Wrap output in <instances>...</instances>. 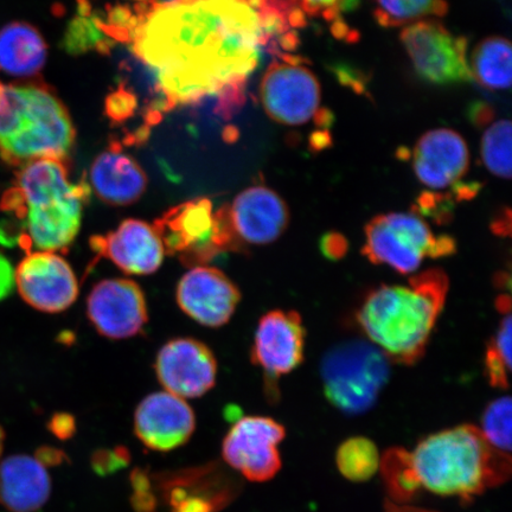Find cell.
<instances>
[{"label":"cell","mask_w":512,"mask_h":512,"mask_svg":"<svg viewBox=\"0 0 512 512\" xmlns=\"http://www.w3.org/2000/svg\"><path fill=\"white\" fill-rule=\"evenodd\" d=\"M15 287V270L11 262L0 254V302L11 294Z\"/></svg>","instance_id":"obj_33"},{"label":"cell","mask_w":512,"mask_h":512,"mask_svg":"<svg viewBox=\"0 0 512 512\" xmlns=\"http://www.w3.org/2000/svg\"><path fill=\"white\" fill-rule=\"evenodd\" d=\"M128 462V453L125 448L114 451H101L95 454L93 465L96 472H113L123 467Z\"/></svg>","instance_id":"obj_31"},{"label":"cell","mask_w":512,"mask_h":512,"mask_svg":"<svg viewBox=\"0 0 512 512\" xmlns=\"http://www.w3.org/2000/svg\"><path fill=\"white\" fill-rule=\"evenodd\" d=\"M511 44L504 37H489L473 51L472 79L490 91H505L511 86Z\"/></svg>","instance_id":"obj_24"},{"label":"cell","mask_w":512,"mask_h":512,"mask_svg":"<svg viewBox=\"0 0 512 512\" xmlns=\"http://www.w3.org/2000/svg\"><path fill=\"white\" fill-rule=\"evenodd\" d=\"M348 0H259L261 6L284 19L297 31L305 27L307 17L337 19Z\"/></svg>","instance_id":"obj_27"},{"label":"cell","mask_w":512,"mask_h":512,"mask_svg":"<svg viewBox=\"0 0 512 512\" xmlns=\"http://www.w3.org/2000/svg\"><path fill=\"white\" fill-rule=\"evenodd\" d=\"M483 163L492 175L511 178V123L508 119L497 120L486 128L482 146Z\"/></svg>","instance_id":"obj_28"},{"label":"cell","mask_w":512,"mask_h":512,"mask_svg":"<svg viewBox=\"0 0 512 512\" xmlns=\"http://www.w3.org/2000/svg\"><path fill=\"white\" fill-rule=\"evenodd\" d=\"M285 435L284 426L271 418L243 416L223 441V459L251 482H267L280 470L278 445Z\"/></svg>","instance_id":"obj_11"},{"label":"cell","mask_w":512,"mask_h":512,"mask_svg":"<svg viewBox=\"0 0 512 512\" xmlns=\"http://www.w3.org/2000/svg\"><path fill=\"white\" fill-rule=\"evenodd\" d=\"M5 432L3 427L0 426V456H2L4 450Z\"/></svg>","instance_id":"obj_36"},{"label":"cell","mask_w":512,"mask_h":512,"mask_svg":"<svg viewBox=\"0 0 512 512\" xmlns=\"http://www.w3.org/2000/svg\"><path fill=\"white\" fill-rule=\"evenodd\" d=\"M240 299L239 288L214 267L192 268L177 286V302L182 311L209 328L227 324Z\"/></svg>","instance_id":"obj_15"},{"label":"cell","mask_w":512,"mask_h":512,"mask_svg":"<svg viewBox=\"0 0 512 512\" xmlns=\"http://www.w3.org/2000/svg\"><path fill=\"white\" fill-rule=\"evenodd\" d=\"M389 375V358L376 345L364 341L337 344L322 362L326 399L348 415L373 408Z\"/></svg>","instance_id":"obj_6"},{"label":"cell","mask_w":512,"mask_h":512,"mask_svg":"<svg viewBox=\"0 0 512 512\" xmlns=\"http://www.w3.org/2000/svg\"><path fill=\"white\" fill-rule=\"evenodd\" d=\"M305 329L297 312L275 310L260 319L255 332L253 361L267 379L277 381L304 360Z\"/></svg>","instance_id":"obj_16"},{"label":"cell","mask_w":512,"mask_h":512,"mask_svg":"<svg viewBox=\"0 0 512 512\" xmlns=\"http://www.w3.org/2000/svg\"><path fill=\"white\" fill-rule=\"evenodd\" d=\"M86 185L70 181L61 160L36 159L21 166L0 209L10 214L17 245L37 252L66 251L79 234Z\"/></svg>","instance_id":"obj_2"},{"label":"cell","mask_w":512,"mask_h":512,"mask_svg":"<svg viewBox=\"0 0 512 512\" xmlns=\"http://www.w3.org/2000/svg\"><path fill=\"white\" fill-rule=\"evenodd\" d=\"M95 253L110 259L127 274L155 273L163 264L165 249L155 227L140 220H126L105 236H93Z\"/></svg>","instance_id":"obj_19"},{"label":"cell","mask_w":512,"mask_h":512,"mask_svg":"<svg viewBox=\"0 0 512 512\" xmlns=\"http://www.w3.org/2000/svg\"><path fill=\"white\" fill-rule=\"evenodd\" d=\"M447 292L441 270L416 274L407 285H382L363 300L357 322L389 361L411 366L425 354Z\"/></svg>","instance_id":"obj_3"},{"label":"cell","mask_w":512,"mask_h":512,"mask_svg":"<svg viewBox=\"0 0 512 512\" xmlns=\"http://www.w3.org/2000/svg\"><path fill=\"white\" fill-rule=\"evenodd\" d=\"M260 98L268 117L286 126L331 124L322 105V89L315 73L300 57L283 54L268 67Z\"/></svg>","instance_id":"obj_9"},{"label":"cell","mask_w":512,"mask_h":512,"mask_svg":"<svg viewBox=\"0 0 512 512\" xmlns=\"http://www.w3.org/2000/svg\"><path fill=\"white\" fill-rule=\"evenodd\" d=\"M15 285L30 306L46 313L66 311L79 296L78 278L54 252H31L15 271Z\"/></svg>","instance_id":"obj_12"},{"label":"cell","mask_w":512,"mask_h":512,"mask_svg":"<svg viewBox=\"0 0 512 512\" xmlns=\"http://www.w3.org/2000/svg\"><path fill=\"white\" fill-rule=\"evenodd\" d=\"M416 177L426 188L456 191L469 171L470 152L465 139L450 128H437L422 136L412 151Z\"/></svg>","instance_id":"obj_17"},{"label":"cell","mask_w":512,"mask_h":512,"mask_svg":"<svg viewBox=\"0 0 512 512\" xmlns=\"http://www.w3.org/2000/svg\"><path fill=\"white\" fill-rule=\"evenodd\" d=\"M511 336L512 323L510 313L505 315L485 354V376L492 387L509 388L511 373Z\"/></svg>","instance_id":"obj_29"},{"label":"cell","mask_w":512,"mask_h":512,"mask_svg":"<svg viewBox=\"0 0 512 512\" xmlns=\"http://www.w3.org/2000/svg\"><path fill=\"white\" fill-rule=\"evenodd\" d=\"M134 53L151 69L169 104L219 96L236 108L266 50L296 48L297 32L258 0H168L133 32Z\"/></svg>","instance_id":"obj_1"},{"label":"cell","mask_w":512,"mask_h":512,"mask_svg":"<svg viewBox=\"0 0 512 512\" xmlns=\"http://www.w3.org/2000/svg\"><path fill=\"white\" fill-rule=\"evenodd\" d=\"M402 457L414 494L424 488L434 495L471 501L511 473L510 454L494 450L471 425L432 434L413 452L403 450Z\"/></svg>","instance_id":"obj_4"},{"label":"cell","mask_w":512,"mask_h":512,"mask_svg":"<svg viewBox=\"0 0 512 512\" xmlns=\"http://www.w3.org/2000/svg\"><path fill=\"white\" fill-rule=\"evenodd\" d=\"M75 142L66 107L48 88L0 82V159L22 166L36 159L62 160Z\"/></svg>","instance_id":"obj_5"},{"label":"cell","mask_w":512,"mask_h":512,"mask_svg":"<svg viewBox=\"0 0 512 512\" xmlns=\"http://www.w3.org/2000/svg\"><path fill=\"white\" fill-rule=\"evenodd\" d=\"M49 430L53 432L57 438L66 440L75 432V420L73 416L67 414H57L49 422Z\"/></svg>","instance_id":"obj_34"},{"label":"cell","mask_w":512,"mask_h":512,"mask_svg":"<svg viewBox=\"0 0 512 512\" xmlns=\"http://www.w3.org/2000/svg\"><path fill=\"white\" fill-rule=\"evenodd\" d=\"M511 412L509 396L492 401L485 409L480 430L488 444L504 454L511 451Z\"/></svg>","instance_id":"obj_30"},{"label":"cell","mask_w":512,"mask_h":512,"mask_svg":"<svg viewBox=\"0 0 512 512\" xmlns=\"http://www.w3.org/2000/svg\"><path fill=\"white\" fill-rule=\"evenodd\" d=\"M36 458L44 465H56L62 462L64 454L50 447H42L36 453Z\"/></svg>","instance_id":"obj_35"},{"label":"cell","mask_w":512,"mask_h":512,"mask_svg":"<svg viewBox=\"0 0 512 512\" xmlns=\"http://www.w3.org/2000/svg\"><path fill=\"white\" fill-rule=\"evenodd\" d=\"M362 253L375 265L407 275L418 270L426 258L456 253V241L446 235L435 236L418 214L390 213L367 224Z\"/></svg>","instance_id":"obj_7"},{"label":"cell","mask_w":512,"mask_h":512,"mask_svg":"<svg viewBox=\"0 0 512 512\" xmlns=\"http://www.w3.org/2000/svg\"><path fill=\"white\" fill-rule=\"evenodd\" d=\"M194 411L168 392L147 396L134 414V432L152 450L168 452L184 445L195 431Z\"/></svg>","instance_id":"obj_18"},{"label":"cell","mask_w":512,"mask_h":512,"mask_svg":"<svg viewBox=\"0 0 512 512\" xmlns=\"http://www.w3.org/2000/svg\"><path fill=\"white\" fill-rule=\"evenodd\" d=\"M155 367L166 392L182 399L200 398L216 382L213 351L194 338H177L166 343L159 351Z\"/></svg>","instance_id":"obj_14"},{"label":"cell","mask_w":512,"mask_h":512,"mask_svg":"<svg viewBox=\"0 0 512 512\" xmlns=\"http://www.w3.org/2000/svg\"><path fill=\"white\" fill-rule=\"evenodd\" d=\"M49 473L36 457L17 454L0 463V504L11 512H36L48 502Z\"/></svg>","instance_id":"obj_21"},{"label":"cell","mask_w":512,"mask_h":512,"mask_svg":"<svg viewBox=\"0 0 512 512\" xmlns=\"http://www.w3.org/2000/svg\"><path fill=\"white\" fill-rule=\"evenodd\" d=\"M96 196L111 206H128L143 196L147 177L136 160L117 149L101 153L91 168Z\"/></svg>","instance_id":"obj_22"},{"label":"cell","mask_w":512,"mask_h":512,"mask_svg":"<svg viewBox=\"0 0 512 512\" xmlns=\"http://www.w3.org/2000/svg\"><path fill=\"white\" fill-rule=\"evenodd\" d=\"M87 315L102 336L111 339L136 336L147 323L144 292L132 280H102L89 293Z\"/></svg>","instance_id":"obj_13"},{"label":"cell","mask_w":512,"mask_h":512,"mask_svg":"<svg viewBox=\"0 0 512 512\" xmlns=\"http://www.w3.org/2000/svg\"><path fill=\"white\" fill-rule=\"evenodd\" d=\"M336 464L341 475L350 482H367L380 470L379 448L366 437L350 438L338 447Z\"/></svg>","instance_id":"obj_25"},{"label":"cell","mask_w":512,"mask_h":512,"mask_svg":"<svg viewBox=\"0 0 512 512\" xmlns=\"http://www.w3.org/2000/svg\"><path fill=\"white\" fill-rule=\"evenodd\" d=\"M228 214L238 239L249 245H268L278 240L290 222L283 198L264 185L240 192Z\"/></svg>","instance_id":"obj_20"},{"label":"cell","mask_w":512,"mask_h":512,"mask_svg":"<svg viewBox=\"0 0 512 512\" xmlns=\"http://www.w3.org/2000/svg\"><path fill=\"white\" fill-rule=\"evenodd\" d=\"M47 44L40 31L24 22L0 29V70L12 76H32L47 61Z\"/></svg>","instance_id":"obj_23"},{"label":"cell","mask_w":512,"mask_h":512,"mask_svg":"<svg viewBox=\"0 0 512 512\" xmlns=\"http://www.w3.org/2000/svg\"><path fill=\"white\" fill-rule=\"evenodd\" d=\"M320 248L326 258L330 260L342 259L348 251V242L344 236L337 233L325 235L320 241Z\"/></svg>","instance_id":"obj_32"},{"label":"cell","mask_w":512,"mask_h":512,"mask_svg":"<svg viewBox=\"0 0 512 512\" xmlns=\"http://www.w3.org/2000/svg\"><path fill=\"white\" fill-rule=\"evenodd\" d=\"M165 254H177L187 264H201L216 254L239 246L228 209L214 214L207 200L172 208L155 226Z\"/></svg>","instance_id":"obj_8"},{"label":"cell","mask_w":512,"mask_h":512,"mask_svg":"<svg viewBox=\"0 0 512 512\" xmlns=\"http://www.w3.org/2000/svg\"><path fill=\"white\" fill-rule=\"evenodd\" d=\"M401 42L420 79L438 86L472 81L466 38L453 35L434 19L408 25Z\"/></svg>","instance_id":"obj_10"},{"label":"cell","mask_w":512,"mask_h":512,"mask_svg":"<svg viewBox=\"0 0 512 512\" xmlns=\"http://www.w3.org/2000/svg\"><path fill=\"white\" fill-rule=\"evenodd\" d=\"M447 10L445 0H376L374 16L383 28H400L428 17L445 16Z\"/></svg>","instance_id":"obj_26"}]
</instances>
